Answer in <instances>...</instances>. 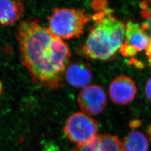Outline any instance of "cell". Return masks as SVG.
I'll return each instance as SVG.
<instances>
[{
  "instance_id": "1",
  "label": "cell",
  "mask_w": 151,
  "mask_h": 151,
  "mask_svg": "<svg viewBox=\"0 0 151 151\" xmlns=\"http://www.w3.org/2000/svg\"><path fill=\"white\" fill-rule=\"evenodd\" d=\"M16 40L22 65L32 81L51 89L58 88L71 57L68 44L35 20L20 22Z\"/></svg>"
},
{
  "instance_id": "2",
  "label": "cell",
  "mask_w": 151,
  "mask_h": 151,
  "mask_svg": "<svg viewBox=\"0 0 151 151\" xmlns=\"http://www.w3.org/2000/svg\"><path fill=\"white\" fill-rule=\"evenodd\" d=\"M91 7L93 24L80 52L91 60H110L124 43L125 24L114 15L106 0H92Z\"/></svg>"
},
{
  "instance_id": "3",
  "label": "cell",
  "mask_w": 151,
  "mask_h": 151,
  "mask_svg": "<svg viewBox=\"0 0 151 151\" xmlns=\"http://www.w3.org/2000/svg\"><path fill=\"white\" fill-rule=\"evenodd\" d=\"M92 17L83 9L55 8L48 17V29L62 39L79 38Z\"/></svg>"
},
{
  "instance_id": "4",
  "label": "cell",
  "mask_w": 151,
  "mask_h": 151,
  "mask_svg": "<svg viewBox=\"0 0 151 151\" xmlns=\"http://www.w3.org/2000/svg\"><path fill=\"white\" fill-rule=\"evenodd\" d=\"M97 122L80 112L70 115L64 127V132L67 137L78 146L93 140L97 136Z\"/></svg>"
},
{
  "instance_id": "5",
  "label": "cell",
  "mask_w": 151,
  "mask_h": 151,
  "mask_svg": "<svg viewBox=\"0 0 151 151\" xmlns=\"http://www.w3.org/2000/svg\"><path fill=\"white\" fill-rule=\"evenodd\" d=\"M78 103L85 113L96 115L103 112L107 103V97L101 87L93 85L84 88L80 92Z\"/></svg>"
},
{
  "instance_id": "6",
  "label": "cell",
  "mask_w": 151,
  "mask_h": 151,
  "mask_svg": "<svg viewBox=\"0 0 151 151\" xmlns=\"http://www.w3.org/2000/svg\"><path fill=\"white\" fill-rule=\"evenodd\" d=\"M109 95L114 103L119 105H126L132 101L137 93L134 82L125 75L119 76L111 82Z\"/></svg>"
},
{
  "instance_id": "7",
  "label": "cell",
  "mask_w": 151,
  "mask_h": 151,
  "mask_svg": "<svg viewBox=\"0 0 151 151\" xmlns=\"http://www.w3.org/2000/svg\"><path fill=\"white\" fill-rule=\"evenodd\" d=\"M65 78L70 86L76 88H85L92 78L90 65L85 62H75L68 65L65 72Z\"/></svg>"
},
{
  "instance_id": "8",
  "label": "cell",
  "mask_w": 151,
  "mask_h": 151,
  "mask_svg": "<svg viewBox=\"0 0 151 151\" xmlns=\"http://www.w3.org/2000/svg\"><path fill=\"white\" fill-rule=\"evenodd\" d=\"M150 40L151 38L138 23L132 21L126 23L123 45L135 49L139 52L146 50Z\"/></svg>"
},
{
  "instance_id": "9",
  "label": "cell",
  "mask_w": 151,
  "mask_h": 151,
  "mask_svg": "<svg viewBox=\"0 0 151 151\" xmlns=\"http://www.w3.org/2000/svg\"><path fill=\"white\" fill-rule=\"evenodd\" d=\"M24 11L21 0H0V25L10 26L18 22Z\"/></svg>"
},
{
  "instance_id": "10",
  "label": "cell",
  "mask_w": 151,
  "mask_h": 151,
  "mask_svg": "<svg viewBox=\"0 0 151 151\" xmlns=\"http://www.w3.org/2000/svg\"><path fill=\"white\" fill-rule=\"evenodd\" d=\"M124 151H148L149 140L145 134L139 131H133L123 140Z\"/></svg>"
},
{
  "instance_id": "11",
  "label": "cell",
  "mask_w": 151,
  "mask_h": 151,
  "mask_svg": "<svg viewBox=\"0 0 151 151\" xmlns=\"http://www.w3.org/2000/svg\"><path fill=\"white\" fill-rule=\"evenodd\" d=\"M149 6L147 1L141 2V15L145 19L141 27L151 39V8Z\"/></svg>"
},
{
  "instance_id": "12",
  "label": "cell",
  "mask_w": 151,
  "mask_h": 151,
  "mask_svg": "<svg viewBox=\"0 0 151 151\" xmlns=\"http://www.w3.org/2000/svg\"><path fill=\"white\" fill-rule=\"evenodd\" d=\"M70 151H107V150L103 145L99 135H97L90 142L77 146Z\"/></svg>"
},
{
  "instance_id": "13",
  "label": "cell",
  "mask_w": 151,
  "mask_h": 151,
  "mask_svg": "<svg viewBox=\"0 0 151 151\" xmlns=\"http://www.w3.org/2000/svg\"><path fill=\"white\" fill-rule=\"evenodd\" d=\"M145 94L147 99L151 103V77L147 81L145 86Z\"/></svg>"
},
{
  "instance_id": "14",
  "label": "cell",
  "mask_w": 151,
  "mask_h": 151,
  "mask_svg": "<svg viewBox=\"0 0 151 151\" xmlns=\"http://www.w3.org/2000/svg\"><path fill=\"white\" fill-rule=\"evenodd\" d=\"M146 53L148 58V60L151 59V39L148 46L146 48Z\"/></svg>"
},
{
  "instance_id": "15",
  "label": "cell",
  "mask_w": 151,
  "mask_h": 151,
  "mask_svg": "<svg viewBox=\"0 0 151 151\" xmlns=\"http://www.w3.org/2000/svg\"><path fill=\"white\" fill-rule=\"evenodd\" d=\"M2 90H3V88H2V82L0 81V95L2 93Z\"/></svg>"
},
{
  "instance_id": "16",
  "label": "cell",
  "mask_w": 151,
  "mask_h": 151,
  "mask_svg": "<svg viewBox=\"0 0 151 151\" xmlns=\"http://www.w3.org/2000/svg\"><path fill=\"white\" fill-rule=\"evenodd\" d=\"M149 60V63H150V66H151V59H150Z\"/></svg>"
},
{
  "instance_id": "17",
  "label": "cell",
  "mask_w": 151,
  "mask_h": 151,
  "mask_svg": "<svg viewBox=\"0 0 151 151\" xmlns=\"http://www.w3.org/2000/svg\"><path fill=\"white\" fill-rule=\"evenodd\" d=\"M150 5L151 8V0H150Z\"/></svg>"
}]
</instances>
